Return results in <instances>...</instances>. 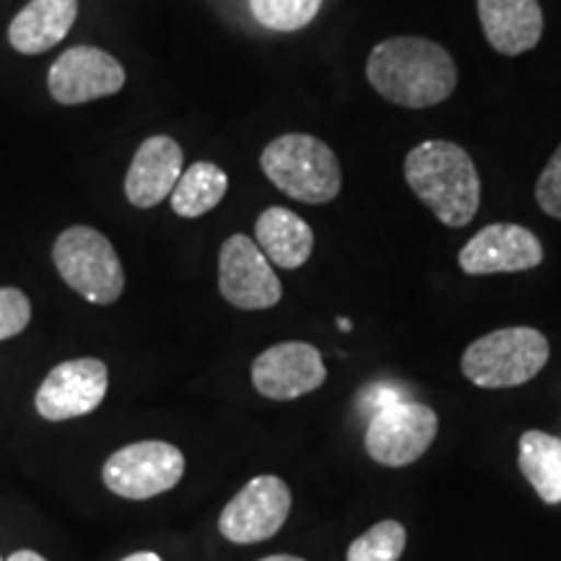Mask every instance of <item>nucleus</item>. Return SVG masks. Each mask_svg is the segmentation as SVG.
<instances>
[{"label":"nucleus","mask_w":561,"mask_h":561,"mask_svg":"<svg viewBox=\"0 0 561 561\" xmlns=\"http://www.w3.org/2000/svg\"><path fill=\"white\" fill-rule=\"evenodd\" d=\"M371 89L398 107L421 110L445 102L458 83L450 53L424 37L385 39L367 60Z\"/></svg>","instance_id":"nucleus-1"},{"label":"nucleus","mask_w":561,"mask_h":561,"mask_svg":"<svg viewBox=\"0 0 561 561\" xmlns=\"http://www.w3.org/2000/svg\"><path fill=\"white\" fill-rule=\"evenodd\" d=\"M413 195L445 227H466L481 203V180L468 151L450 140H424L413 146L403 164Z\"/></svg>","instance_id":"nucleus-2"},{"label":"nucleus","mask_w":561,"mask_h":561,"mask_svg":"<svg viewBox=\"0 0 561 561\" xmlns=\"http://www.w3.org/2000/svg\"><path fill=\"white\" fill-rule=\"evenodd\" d=\"M261 170L280 193L322 206L341 193V164L333 149L305 133H286L263 149Z\"/></svg>","instance_id":"nucleus-3"},{"label":"nucleus","mask_w":561,"mask_h":561,"mask_svg":"<svg viewBox=\"0 0 561 561\" xmlns=\"http://www.w3.org/2000/svg\"><path fill=\"white\" fill-rule=\"evenodd\" d=\"M549 354V341L536 328H500L473 341L462 354L460 367L479 388H517L541 375Z\"/></svg>","instance_id":"nucleus-4"},{"label":"nucleus","mask_w":561,"mask_h":561,"mask_svg":"<svg viewBox=\"0 0 561 561\" xmlns=\"http://www.w3.org/2000/svg\"><path fill=\"white\" fill-rule=\"evenodd\" d=\"M60 278L91 305H112L125 291V271L117 250L94 227H70L53 244Z\"/></svg>","instance_id":"nucleus-5"},{"label":"nucleus","mask_w":561,"mask_h":561,"mask_svg":"<svg viewBox=\"0 0 561 561\" xmlns=\"http://www.w3.org/2000/svg\"><path fill=\"white\" fill-rule=\"evenodd\" d=\"M185 476V455L180 447L161 439L133 442L102 468V481L123 500H151L174 489Z\"/></svg>","instance_id":"nucleus-6"},{"label":"nucleus","mask_w":561,"mask_h":561,"mask_svg":"<svg viewBox=\"0 0 561 561\" xmlns=\"http://www.w3.org/2000/svg\"><path fill=\"white\" fill-rule=\"evenodd\" d=\"M437 430L439 419L430 405L398 401L371 413L364 447H367L369 458L380 466L403 468L430 450Z\"/></svg>","instance_id":"nucleus-7"},{"label":"nucleus","mask_w":561,"mask_h":561,"mask_svg":"<svg viewBox=\"0 0 561 561\" xmlns=\"http://www.w3.org/2000/svg\"><path fill=\"white\" fill-rule=\"evenodd\" d=\"M291 491L278 476H255L221 510L219 530L231 543H261L284 528Z\"/></svg>","instance_id":"nucleus-8"},{"label":"nucleus","mask_w":561,"mask_h":561,"mask_svg":"<svg viewBox=\"0 0 561 561\" xmlns=\"http://www.w3.org/2000/svg\"><path fill=\"white\" fill-rule=\"evenodd\" d=\"M248 234H231L219 252V291L237 310H271L280 301V280Z\"/></svg>","instance_id":"nucleus-9"},{"label":"nucleus","mask_w":561,"mask_h":561,"mask_svg":"<svg viewBox=\"0 0 561 561\" xmlns=\"http://www.w3.org/2000/svg\"><path fill=\"white\" fill-rule=\"evenodd\" d=\"M110 371L102 359H70L55 367L39 385L34 405L47 421H68L96 411L107 396Z\"/></svg>","instance_id":"nucleus-10"},{"label":"nucleus","mask_w":561,"mask_h":561,"mask_svg":"<svg viewBox=\"0 0 561 561\" xmlns=\"http://www.w3.org/2000/svg\"><path fill=\"white\" fill-rule=\"evenodd\" d=\"M125 87V68L100 47H70L53 62L47 73V89L58 104L73 107L102 96H112Z\"/></svg>","instance_id":"nucleus-11"},{"label":"nucleus","mask_w":561,"mask_h":561,"mask_svg":"<svg viewBox=\"0 0 561 561\" xmlns=\"http://www.w3.org/2000/svg\"><path fill=\"white\" fill-rule=\"evenodd\" d=\"M328 369L320 351L301 341H286L265 348L252 362V385L271 401H297L322 388Z\"/></svg>","instance_id":"nucleus-12"},{"label":"nucleus","mask_w":561,"mask_h":561,"mask_svg":"<svg viewBox=\"0 0 561 561\" xmlns=\"http://www.w3.org/2000/svg\"><path fill=\"white\" fill-rule=\"evenodd\" d=\"M543 244L520 224H489L460 250L458 263L468 276L489 273H520L538 268Z\"/></svg>","instance_id":"nucleus-13"},{"label":"nucleus","mask_w":561,"mask_h":561,"mask_svg":"<svg viewBox=\"0 0 561 561\" xmlns=\"http://www.w3.org/2000/svg\"><path fill=\"white\" fill-rule=\"evenodd\" d=\"M182 178V149L170 136H151L138 146L125 174V195L136 208L159 206Z\"/></svg>","instance_id":"nucleus-14"},{"label":"nucleus","mask_w":561,"mask_h":561,"mask_svg":"<svg viewBox=\"0 0 561 561\" xmlns=\"http://www.w3.org/2000/svg\"><path fill=\"white\" fill-rule=\"evenodd\" d=\"M489 45L515 58L533 50L543 34V11L538 0H476Z\"/></svg>","instance_id":"nucleus-15"},{"label":"nucleus","mask_w":561,"mask_h":561,"mask_svg":"<svg viewBox=\"0 0 561 561\" xmlns=\"http://www.w3.org/2000/svg\"><path fill=\"white\" fill-rule=\"evenodd\" d=\"M79 16V0H30L9 26L11 47L21 55H42L60 45Z\"/></svg>","instance_id":"nucleus-16"},{"label":"nucleus","mask_w":561,"mask_h":561,"mask_svg":"<svg viewBox=\"0 0 561 561\" xmlns=\"http://www.w3.org/2000/svg\"><path fill=\"white\" fill-rule=\"evenodd\" d=\"M255 240L263 255L273 265L286 271H297L310 261L314 248L312 227L301 216L289 208H265L257 216L255 224Z\"/></svg>","instance_id":"nucleus-17"},{"label":"nucleus","mask_w":561,"mask_h":561,"mask_svg":"<svg viewBox=\"0 0 561 561\" xmlns=\"http://www.w3.org/2000/svg\"><path fill=\"white\" fill-rule=\"evenodd\" d=\"M520 471L546 504L561 502V439L541 430H528L517 445Z\"/></svg>","instance_id":"nucleus-18"},{"label":"nucleus","mask_w":561,"mask_h":561,"mask_svg":"<svg viewBox=\"0 0 561 561\" xmlns=\"http://www.w3.org/2000/svg\"><path fill=\"white\" fill-rule=\"evenodd\" d=\"M229 191V178L214 161H195L182 172V178L172 191V210L182 219H198L214 210Z\"/></svg>","instance_id":"nucleus-19"},{"label":"nucleus","mask_w":561,"mask_h":561,"mask_svg":"<svg viewBox=\"0 0 561 561\" xmlns=\"http://www.w3.org/2000/svg\"><path fill=\"white\" fill-rule=\"evenodd\" d=\"M405 528L396 520H382L362 533L348 546L346 561H398L405 551Z\"/></svg>","instance_id":"nucleus-20"},{"label":"nucleus","mask_w":561,"mask_h":561,"mask_svg":"<svg viewBox=\"0 0 561 561\" xmlns=\"http://www.w3.org/2000/svg\"><path fill=\"white\" fill-rule=\"evenodd\" d=\"M322 0H250L257 24L273 32H297L312 24Z\"/></svg>","instance_id":"nucleus-21"},{"label":"nucleus","mask_w":561,"mask_h":561,"mask_svg":"<svg viewBox=\"0 0 561 561\" xmlns=\"http://www.w3.org/2000/svg\"><path fill=\"white\" fill-rule=\"evenodd\" d=\"M32 305L21 289L0 286V341H9L30 325Z\"/></svg>","instance_id":"nucleus-22"},{"label":"nucleus","mask_w":561,"mask_h":561,"mask_svg":"<svg viewBox=\"0 0 561 561\" xmlns=\"http://www.w3.org/2000/svg\"><path fill=\"white\" fill-rule=\"evenodd\" d=\"M536 201L543 214L561 219V144L536 182Z\"/></svg>","instance_id":"nucleus-23"},{"label":"nucleus","mask_w":561,"mask_h":561,"mask_svg":"<svg viewBox=\"0 0 561 561\" xmlns=\"http://www.w3.org/2000/svg\"><path fill=\"white\" fill-rule=\"evenodd\" d=\"M398 401H409V398L403 396V390L398 388V385L375 382V385H369V388H364L359 392V411L367 419H371V413H377L380 409H385V405L398 403Z\"/></svg>","instance_id":"nucleus-24"},{"label":"nucleus","mask_w":561,"mask_h":561,"mask_svg":"<svg viewBox=\"0 0 561 561\" xmlns=\"http://www.w3.org/2000/svg\"><path fill=\"white\" fill-rule=\"evenodd\" d=\"M9 561H47V559L39 557V553H34V551H13Z\"/></svg>","instance_id":"nucleus-25"},{"label":"nucleus","mask_w":561,"mask_h":561,"mask_svg":"<svg viewBox=\"0 0 561 561\" xmlns=\"http://www.w3.org/2000/svg\"><path fill=\"white\" fill-rule=\"evenodd\" d=\"M123 561H161V557L153 551H138V553H130V557H125Z\"/></svg>","instance_id":"nucleus-26"},{"label":"nucleus","mask_w":561,"mask_h":561,"mask_svg":"<svg viewBox=\"0 0 561 561\" xmlns=\"http://www.w3.org/2000/svg\"><path fill=\"white\" fill-rule=\"evenodd\" d=\"M261 561H305V559L291 557V553H273V557H265V559H261Z\"/></svg>","instance_id":"nucleus-27"},{"label":"nucleus","mask_w":561,"mask_h":561,"mask_svg":"<svg viewBox=\"0 0 561 561\" xmlns=\"http://www.w3.org/2000/svg\"><path fill=\"white\" fill-rule=\"evenodd\" d=\"M339 325H341V331H351V322L346 318H341Z\"/></svg>","instance_id":"nucleus-28"},{"label":"nucleus","mask_w":561,"mask_h":561,"mask_svg":"<svg viewBox=\"0 0 561 561\" xmlns=\"http://www.w3.org/2000/svg\"><path fill=\"white\" fill-rule=\"evenodd\" d=\"M0 561H3V559H0Z\"/></svg>","instance_id":"nucleus-29"}]
</instances>
